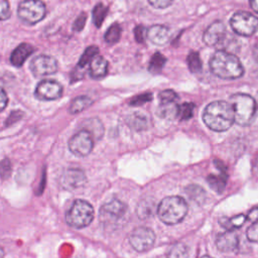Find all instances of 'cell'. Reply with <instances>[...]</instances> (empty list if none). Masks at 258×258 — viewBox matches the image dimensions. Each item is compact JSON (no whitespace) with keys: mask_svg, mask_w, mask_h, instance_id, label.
Segmentation results:
<instances>
[{"mask_svg":"<svg viewBox=\"0 0 258 258\" xmlns=\"http://www.w3.org/2000/svg\"><path fill=\"white\" fill-rule=\"evenodd\" d=\"M94 219L92 205L84 200H76L66 214L67 223L76 229H82L91 224Z\"/></svg>","mask_w":258,"mask_h":258,"instance_id":"cell-6","label":"cell"},{"mask_svg":"<svg viewBox=\"0 0 258 258\" xmlns=\"http://www.w3.org/2000/svg\"><path fill=\"white\" fill-rule=\"evenodd\" d=\"M185 191H186V195L188 196V198L191 201L196 202V203H200L201 204V203H203L205 201L206 192L198 184H190V185H188L185 188Z\"/></svg>","mask_w":258,"mask_h":258,"instance_id":"cell-27","label":"cell"},{"mask_svg":"<svg viewBox=\"0 0 258 258\" xmlns=\"http://www.w3.org/2000/svg\"><path fill=\"white\" fill-rule=\"evenodd\" d=\"M33 51H34V47L31 44L21 43L12 51L11 56H10V61L14 67L19 68L25 62L26 58Z\"/></svg>","mask_w":258,"mask_h":258,"instance_id":"cell-17","label":"cell"},{"mask_svg":"<svg viewBox=\"0 0 258 258\" xmlns=\"http://www.w3.org/2000/svg\"><path fill=\"white\" fill-rule=\"evenodd\" d=\"M173 0H148V2L155 8L162 9L168 7Z\"/></svg>","mask_w":258,"mask_h":258,"instance_id":"cell-41","label":"cell"},{"mask_svg":"<svg viewBox=\"0 0 258 258\" xmlns=\"http://www.w3.org/2000/svg\"><path fill=\"white\" fill-rule=\"evenodd\" d=\"M11 16L8 0H0V20H6Z\"/></svg>","mask_w":258,"mask_h":258,"instance_id":"cell-35","label":"cell"},{"mask_svg":"<svg viewBox=\"0 0 258 258\" xmlns=\"http://www.w3.org/2000/svg\"><path fill=\"white\" fill-rule=\"evenodd\" d=\"M203 119L205 124L213 131H226L235 122L233 107L230 103L224 101L210 103L204 111Z\"/></svg>","mask_w":258,"mask_h":258,"instance_id":"cell-1","label":"cell"},{"mask_svg":"<svg viewBox=\"0 0 258 258\" xmlns=\"http://www.w3.org/2000/svg\"><path fill=\"white\" fill-rule=\"evenodd\" d=\"M7 104H8V97L5 91L2 88H0V112L6 108Z\"/></svg>","mask_w":258,"mask_h":258,"instance_id":"cell-43","label":"cell"},{"mask_svg":"<svg viewBox=\"0 0 258 258\" xmlns=\"http://www.w3.org/2000/svg\"><path fill=\"white\" fill-rule=\"evenodd\" d=\"M151 99H152V94L151 93H143V94L135 96L131 100L130 105H132V106H140V105H142V104H144L146 102H149Z\"/></svg>","mask_w":258,"mask_h":258,"instance_id":"cell-34","label":"cell"},{"mask_svg":"<svg viewBox=\"0 0 258 258\" xmlns=\"http://www.w3.org/2000/svg\"><path fill=\"white\" fill-rule=\"evenodd\" d=\"M147 37L148 39L156 45H164L169 41L170 38V31L164 25H152L147 30Z\"/></svg>","mask_w":258,"mask_h":258,"instance_id":"cell-16","label":"cell"},{"mask_svg":"<svg viewBox=\"0 0 258 258\" xmlns=\"http://www.w3.org/2000/svg\"><path fill=\"white\" fill-rule=\"evenodd\" d=\"M94 146V138L86 130H80L69 140V149L77 156H87Z\"/></svg>","mask_w":258,"mask_h":258,"instance_id":"cell-10","label":"cell"},{"mask_svg":"<svg viewBox=\"0 0 258 258\" xmlns=\"http://www.w3.org/2000/svg\"><path fill=\"white\" fill-rule=\"evenodd\" d=\"M247 220V217L244 215H237L231 219L224 218V220H221L220 223L223 225V227L228 228V229H234V228H239L241 227Z\"/></svg>","mask_w":258,"mask_h":258,"instance_id":"cell-30","label":"cell"},{"mask_svg":"<svg viewBox=\"0 0 258 258\" xmlns=\"http://www.w3.org/2000/svg\"><path fill=\"white\" fill-rule=\"evenodd\" d=\"M82 130L88 131L94 139H100L104 135V125L98 118H89L82 123Z\"/></svg>","mask_w":258,"mask_h":258,"instance_id":"cell-18","label":"cell"},{"mask_svg":"<svg viewBox=\"0 0 258 258\" xmlns=\"http://www.w3.org/2000/svg\"><path fill=\"white\" fill-rule=\"evenodd\" d=\"M208 182L214 190L219 191V192H221L223 190V188L225 187V184H226V181L223 177L216 176V175H210L208 177Z\"/></svg>","mask_w":258,"mask_h":258,"instance_id":"cell-32","label":"cell"},{"mask_svg":"<svg viewBox=\"0 0 258 258\" xmlns=\"http://www.w3.org/2000/svg\"><path fill=\"white\" fill-rule=\"evenodd\" d=\"M108 13V7L105 6L103 3H98L92 12V16H93V21L94 24L97 27H101V25L103 24L104 19L106 18Z\"/></svg>","mask_w":258,"mask_h":258,"instance_id":"cell-26","label":"cell"},{"mask_svg":"<svg viewBox=\"0 0 258 258\" xmlns=\"http://www.w3.org/2000/svg\"><path fill=\"white\" fill-rule=\"evenodd\" d=\"M210 69L215 76L226 80L238 79L244 74V69L239 58L225 50H218L212 56Z\"/></svg>","mask_w":258,"mask_h":258,"instance_id":"cell-2","label":"cell"},{"mask_svg":"<svg viewBox=\"0 0 258 258\" xmlns=\"http://www.w3.org/2000/svg\"><path fill=\"white\" fill-rule=\"evenodd\" d=\"M154 202L149 200H143L137 207V215L140 219H146L150 217L154 212Z\"/></svg>","mask_w":258,"mask_h":258,"instance_id":"cell-28","label":"cell"},{"mask_svg":"<svg viewBox=\"0 0 258 258\" xmlns=\"http://www.w3.org/2000/svg\"><path fill=\"white\" fill-rule=\"evenodd\" d=\"M194 104L191 103H184L181 106H179V112L178 116L182 120H187L190 119L194 115Z\"/></svg>","mask_w":258,"mask_h":258,"instance_id":"cell-33","label":"cell"},{"mask_svg":"<svg viewBox=\"0 0 258 258\" xmlns=\"http://www.w3.org/2000/svg\"><path fill=\"white\" fill-rule=\"evenodd\" d=\"M125 121L127 125L135 131H143L148 127L147 117L140 112H133L127 115Z\"/></svg>","mask_w":258,"mask_h":258,"instance_id":"cell-20","label":"cell"},{"mask_svg":"<svg viewBox=\"0 0 258 258\" xmlns=\"http://www.w3.org/2000/svg\"><path fill=\"white\" fill-rule=\"evenodd\" d=\"M247 238L249 241L258 243V222H255L253 225H251L246 232Z\"/></svg>","mask_w":258,"mask_h":258,"instance_id":"cell-36","label":"cell"},{"mask_svg":"<svg viewBox=\"0 0 258 258\" xmlns=\"http://www.w3.org/2000/svg\"><path fill=\"white\" fill-rule=\"evenodd\" d=\"M3 257H4V250L3 248L0 247V258H3Z\"/></svg>","mask_w":258,"mask_h":258,"instance_id":"cell-47","label":"cell"},{"mask_svg":"<svg viewBox=\"0 0 258 258\" xmlns=\"http://www.w3.org/2000/svg\"><path fill=\"white\" fill-rule=\"evenodd\" d=\"M227 31L223 22H213L204 33V41L210 46L220 45L225 42Z\"/></svg>","mask_w":258,"mask_h":258,"instance_id":"cell-13","label":"cell"},{"mask_svg":"<svg viewBox=\"0 0 258 258\" xmlns=\"http://www.w3.org/2000/svg\"><path fill=\"white\" fill-rule=\"evenodd\" d=\"M247 219L252 221V222H258V207L252 209L248 215H247Z\"/></svg>","mask_w":258,"mask_h":258,"instance_id":"cell-44","label":"cell"},{"mask_svg":"<svg viewBox=\"0 0 258 258\" xmlns=\"http://www.w3.org/2000/svg\"><path fill=\"white\" fill-rule=\"evenodd\" d=\"M86 19H87V14L85 12H82L78 17L77 19L75 20L74 22V25H73V28L75 31H81L85 24H86Z\"/></svg>","mask_w":258,"mask_h":258,"instance_id":"cell-39","label":"cell"},{"mask_svg":"<svg viewBox=\"0 0 258 258\" xmlns=\"http://www.w3.org/2000/svg\"><path fill=\"white\" fill-rule=\"evenodd\" d=\"M186 202L178 196L164 198L158 205L157 215L166 225H174L183 220L187 214Z\"/></svg>","mask_w":258,"mask_h":258,"instance_id":"cell-3","label":"cell"},{"mask_svg":"<svg viewBox=\"0 0 258 258\" xmlns=\"http://www.w3.org/2000/svg\"><path fill=\"white\" fill-rule=\"evenodd\" d=\"M29 67L33 76L44 77L52 75L57 71V61L50 55L40 54L31 60Z\"/></svg>","mask_w":258,"mask_h":258,"instance_id":"cell-11","label":"cell"},{"mask_svg":"<svg viewBox=\"0 0 258 258\" xmlns=\"http://www.w3.org/2000/svg\"><path fill=\"white\" fill-rule=\"evenodd\" d=\"M92 104L93 100L91 98H89L88 96H80L73 100L69 110L71 114H78L88 109Z\"/></svg>","mask_w":258,"mask_h":258,"instance_id":"cell-22","label":"cell"},{"mask_svg":"<svg viewBox=\"0 0 258 258\" xmlns=\"http://www.w3.org/2000/svg\"><path fill=\"white\" fill-rule=\"evenodd\" d=\"M230 24L237 34L250 36L258 29V18L249 12H237L231 17Z\"/></svg>","mask_w":258,"mask_h":258,"instance_id":"cell-8","label":"cell"},{"mask_svg":"<svg viewBox=\"0 0 258 258\" xmlns=\"http://www.w3.org/2000/svg\"><path fill=\"white\" fill-rule=\"evenodd\" d=\"M177 98L176 93L172 90H164L159 94L160 102H175Z\"/></svg>","mask_w":258,"mask_h":258,"instance_id":"cell-37","label":"cell"},{"mask_svg":"<svg viewBox=\"0 0 258 258\" xmlns=\"http://www.w3.org/2000/svg\"><path fill=\"white\" fill-rule=\"evenodd\" d=\"M21 116H22V113H21L20 111H14V112H12V113L9 115V117H8V119H7V121H6V125L9 126V125L15 123L17 120L21 119Z\"/></svg>","mask_w":258,"mask_h":258,"instance_id":"cell-42","label":"cell"},{"mask_svg":"<svg viewBox=\"0 0 258 258\" xmlns=\"http://www.w3.org/2000/svg\"><path fill=\"white\" fill-rule=\"evenodd\" d=\"M98 52H99V48L96 46V45H91V46H88L84 53L82 54L80 60H79V63L77 66V68L79 69H83L85 68L90 61H92L97 55H98Z\"/></svg>","mask_w":258,"mask_h":258,"instance_id":"cell-25","label":"cell"},{"mask_svg":"<svg viewBox=\"0 0 258 258\" xmlns=\"http://www.w3.org/2000/svg\"><path fill=\"white\" fill-rule=\"evenodd\" d=\"M179 106L176 102H160L157 108V115L163 119H174L178 116Z\"/></svg>","mask_w":258,"mask_h":258,"instance_id":"cell-21","label":"cell"},{"mask_svg":"<svg viewBox=\"0 0 258 258\" xmlns=\"http://www.w3.org/2000/svg\"><path fill=\"white\" fill-rule=\"evenodd\" d=\"M86 181L85 172L79 168L67 169L60 178L61 185L67 189H75L82 186Z\"/></svg>","mask_w":258,"mask_h":258,"instance_id":"cell-14","label":"cell"},{"mask_svg":"<svg viewBox=\"0 0 258 258\" xmlns=\"http://www.w3.org/2000/svg\"><path fill=\"white\" fill-rule=\"evenodd\" d=\"M108 73V61L100 55H97L90 64V75L93 79L104 78Z\"/></svg>","mask_w":258,"mask_h":258,"instance_id":"cell-19","label":"cell"},{"mask_svg":"<svg viewBox=\"0 0 258 258\" xmlns=\"http://www.w3.org/2000/svg\"><path fill=\"white\" fill-rule=\"evenodd\" d=\"M239 238L235 232L227 231L220 234L216 239V246L222 252H232L238 248Z\"/></svg>","mask_w":258,"mask_h":258,"instance_id":"cell-15","label":"cell"},{"mask_svg":"<svg viewBox=\"0 0 258 258\" xmlns=\"http://www.w3.org/2000/svg\"><path fill=\"white\" fill-rule=\"evenodd\" d=\"M231 102L235 122L241 126L251 124L256 114L255 100L249 95L238 93L231 97Z\"/></svg>","mask_w":258,"mask_h":258,"instance_id":"cell-4","label":"cell"},{"mask_svg":"<svg viewBox=\"0 0 258 258\" xmlns=\"http://www.w3.org/2000/svg\"><path fill=\"white\" fill-rule=\"evenodd\" d=\"M167 258H188L187 247L180 242L171 245L166 254Z\"/></svg>","mask_w":258,"mask_h":258,"instance_id":"cell-23","label":"cell"},{"mask_svg":"<svg viewBox=\"0 0 258 258\" xmlns=\"http://www.w3.org/2000/svg\"><path fill=\"white\" fill-rule=\"evenodd\" d=\"M250 5L252 9L258 13V0H250Z\"/></svg>","mask_w":258,"mask_h":258,"instance_id":"cell-45","label":"cell"},{"mask_svg":"<svg viewBox=\"0 0 258 258\" xmlns=\"http://www.w3.org/2000/svg\"><path fill=\"white\" fill-rule=\"evenodd\" d=\"M155 241L154 232L146 227H137L129 235L130 245L137 252L149 250Z\"/></svg>","mask_w":258,"mask_h":258,"instance_id":"cell-9","label":"cell"},{"mask_svg":"<svg viewBox=\"0 0 258 258\" xmlns=\"http://www.w3.org/2000/svg\"><path fill=\"white\" fill-rule=\"evenodd\" d=\"M145 28L142 25H137L134 28V35H135V39L137 42L139 43H143L145 40Z\"/></svg>","mask_w":258,"mask_h":258,"instance_id":"cell-40","label":"cell"},{"mask_svg":"<svg viewBox=\"0 0 258 258\" xmlns=\"http://www.w3.org/2000/svg\"><path fill=\"white\" fill-rule=\"evenodd\" d=\"M62 87L55 81L44 80L38 83L35 89V97L43 101H52L60 98Z\"/></svg>","mask_w":258,"mask_h":258,"instance_id":"cell-12","label":"cell"},{"mask_svg":"<svg viewBox=\"0 0 258 258\" xmlns=\"http://www.w3.org/2000/svg\"><path fill=\"white\" fill-rule=\"evenodd\" d=\"M127 206L117 199L105 203L100 209V222L106 228L116 229L127 218Z\"/></svg>","mask_w":258,"mask_h":258,"instance_id":"cell-5","label":"cell"},{"mask_svg":"<svg viewBox=\"0 0 258 258\" xmlns=\"http://www.w3.org/2000/svg\"><path fill=\"white\" fill-rule=\"evenodd\" d=\"M187 64L192 73H199L202 70V60L197 51H190L187 56Z\"/></svg>","mask_w":258,"mask_h":258,"instance_id":"cell-31","label":"cell"},{"mask_svg":"<svg viewBox=\"0 0 258 258\" xmlns=\"http://www.w3.org/2000/svg\"><path fill=\"white\" fill-rule=\"evenodd\" d=\"M45 4L41 0H23L17 9L19 19L26 24H35L45 16Z\"/></svg>","mask_w":258,"mask_h":258,"instance_id":"cell-7","label":"cell"},{"mask_svg":"<svg viewBox=\"0 0 258 258\" xmlns=\"http://www.w3.org/2000/svg\"><path fill=\"white\" fill-rule=\"evenodd\" d=\"M121 33H122L121 26L119 25V23L115 22L107 29L105 33V41L108 44H114L120 40Z\"/></svg>","mask_w":258,"mask_h":258,"instance_id":"cell-24","label":"cell"},{"mask_svg":"<svg viewBox=\"0 0 258 258\" xmlns=\"http://www.w3.org/2000/svg\"><path fill=\"white\" fill-rule=\"evenodd\" d=\"M11 173V164L10 161L5 158L0 161V175L2 178H7Z\"/></svg>","mask_w":258,"mask_h":258,"instance_id":"cell-38","label":"cell"},{"mask_svg":"<svg viewBox=\"0 0 258 258\" xmlns=\"http://www.w3.org/2000/svg\"><path fill=\"white\" fill-rule=\"evenodd\" d=\"M165 61H166V58L160 52H155L152 55V57L150 59V62H149V66H148L149 72L152 73V74L159 73L162 70Z\"/></svg>","mask_w":258,"mask_h":258,"instance_id":"cell-29","label":"cell"},{"mask_svg":"<svg viewBox=\"0 0 258 258\" xmlns=\"http://www.w3.org/2000/svg\"><path fill=\"white\" fill-rule=\"evenodd\" d=\"M253 55H254L255 60L258 62V41L256 42V44H255V46H254V49H253Z\"/></svg>","mask_w":258,"mask_h":258,"instance_id":"cell-46","label":"cell"},{"mask_svg":"<svg viewBox=\"0 0 258 258\" xmlns=\"http://www.w3.org/2000/svg\"><path fill=\"white\" fill-rule=\"evenodd\" d=\"M201 258H213V257H211V256H209V255H204V256H202Z\"/></svg>","mask_w":258,"mask_h":258,"instance_id":"cell-48","label":"cell"}]
</instances>
